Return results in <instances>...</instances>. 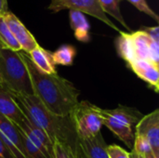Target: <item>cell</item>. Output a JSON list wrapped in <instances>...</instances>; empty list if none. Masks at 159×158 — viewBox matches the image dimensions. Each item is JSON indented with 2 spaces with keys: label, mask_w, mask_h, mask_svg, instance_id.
<instances>
[{
  "label": "cell",
  "mask_w": 159,
  "mask_h": 158,
  "mask_svg": "<svg viewBox=\"0 0 159 158\" xmlns=\"http://www.w3.org/2000/svg\"><path fill=\"white\" fill-rule=\"evenodd\" d=\"M129 158H143L141 156H139L135 151H131L130 153H129Z\"/></svg>",
  "instance_id": "27"
},
{
  "label": "cell",
  "mask_w": 159,
  "mask_h": 158,
  "mask_svg": "<svg viewBox=\"0 0 159 158\" xmlns=\"http://www.w3.org/2000/svg\"><path fill=\"white\" fill-rule=\"evenodd\" d=\"M4 18L14 38L20 46L22 51L28 54L39 46L34 36L14 13L11 11H7L4 14Z\"/></svg>",
  "instance_id": "10"
},
{
  "label": "cell",
  "mask_w": 159,
  "mask_h": 158,
  "mask_svg": "<svg viewBox=\"0 0 159 158\" xmlns=\"http://www.w3.org/2000/svg\"><path fill=\"white\" fill-rule=\"evenodd\" d=\"M53 150L54 158H74L73 156L69 153V151L59 142H54Z\"/></svg>",
  "instance_id": "23"
},
{
  "label": "cell",
  "mask_w": 159,
  "mask_h": 158,
  "mask_svg": "<svg viewBox=\"0 0 159 158\" xmlns=\"http://www.w3.org/2000/svg\"><path fill=\"white\" fill-rule=\"evenodd\" d=\"M0 87H2L4 88V85H3V81H2V78H1V74H0Z\"/></svg>",
  "instance_id": "28"
},
{
  "label": "cell",
  "mask_w": 159,
  "mask_h": 158,
  "mask_svg": "<svg viewBox=\"0 0 159 158\" xmlns=\"http://www.w3.org/2000/svg\"><path fill=\"white\" fill-rule=\"evenodd\" d=\"M0 47L11 49L14 51H20L21 47L19 43L14 38L12 33L10 32L4 15L0 16Z\"/></svg>",
  "instance_id": "17"
},
{
  "label": "cell",
  "mask_w": 159,
  "mask_h": 158,
  "mask_svg": "<svg viewBox=\"0 0 159 158\" xmlns=\"http://www.w3.org/2000/svg\"><path fill=\"white\" fill-rule=\"evenodd\" d=\"M137 60H145L159 64V42L153 40L142 29L130 33Z\"/></svg>",
  "instance_id": "8"
},
{
  "label": "cell",
  "mask_w": 159,
  "mask_h": 158,
  "mask_svg": "<svg viewBox=\"0 0 159 158\" xmlns=\"http://www.w3.org/2000/svg\"><path fill=\"white\" fill-rule=\"evenodd\" d=\"M0 138L14 158H27L21 135L16 125L0 114Z\"/></svg>",
  "instance_id": "7"
},
{
  "label": "cell",
  "mask_w": 159,
  "mask_h": 158,
  "mask_svg": "<svg viewBox=\"0 0 159 158\" xmlns=\"http://www.w3.org/2000/svg\"><path fill=\"white\" fill-rule=\"evenodd\" d=\"M48 8L55 13L63 9L80 11L100 20L119 34L122 32L111 20H109L97 0H50V4Z\"/></svg>",
  "instance_id": "6"
},
{
  "label": "cell",
  "mask_w": 159,
  "mask_h": 158,
  "mask_svg": "<svg viewBox=\"0 0 159 158\" xmlns=\"http://www.w3.org/2000/svg\"><path fill=\"white\" fill-rule=\"evenodd\" d=\"M69 19L75 37L80 42H89L90 39L89 23L85 14L76 10H69Z\"/></svg>",
  "instance_id": "14"
},
{
  "label": "cell",
  "mask_w": 159,
  "mask_h": 158,
  "mask_svg": "<svg viewBox=\"0 0 159 158\" xmlns=\"http://www.w3.org/2000/svg\"><path fill=\"white\" fill-rule=\"evenodd\" d=\"M29 71L34 95L52 114L60 116L69 115L79 102V91L67 79L55 74L40 72L32 62L28 54L20 50Z\"/></svg>",
  "instance_id": "2"
},
{
  "label": "cell",
  "mask_w": 159,
  "mask_h": 158,
  "mask_svg": "<svg viewBox=\"0 0 159 158\" xmlns=\"http://www.w3.org/2000/svg\"><path fill=\"white\" fill-rule=\"evenodd\" d=\"M23 115L47 133L52 142L63 145L74 158H81L78 137L71 115L65 116L50 113L34 95L7 91Z\"/></svg>",
  "instance_id": "1"
},
{
  "label": "cell",
  "mask_w": 159,
  "mask_h": 158,
  "mask_svg": "<svg viewBox=\"0 0 159 158\" xmlns=\"http://www.w3.org/2000/svg\"><path fill=\"white\" fill-rule=\"evenodd\" d=\"M100 7L103 10V12L107 15H110L114 19H116L123 27H125L128 31H131L129 25L127 24L126 20L120 10V1L121 0H97Z\"/></svg>",
  "instance_id": "18"
},
{
  "label": "cell",
  "mask_w": 159,
  "mask_h": 158,
  "mask_svg": "<svg viewBox=\"0 0 159 158\" xmlns=\"http://www.w3.org/2000/svg\"><path fill=\"white\" fill-rule=\"evenodd\" d=\"M99 114L102 118L103 126L107 127L128 147H132L133 128L142 118L141 113L134 108L120 105L112 110L99 107Z\"/></svg>",
  "instance_id": "4"
},
{
  "label": "cell",
  "mask_w": 159,
  "mask_h": 158,
  "mask_svg": "<svg viewBox=\"0 0 159 158\" xmlns=\"http://www.w3.org/2000/svg\"><path fill=\"white\" fill-rule=\"evenodd\" d=\"M75 54L76 51L73 46L63 45L60 47L56 51L51 52V57L55 65L59 64V65L69 66L73 64Z\"/></svg>",
  "instance_id": "19"
},
{
  "label": "cell",
  "mask_w": 159,
  "mask_h": 158,
  "mask_svg": "<svg viewBox=\"0 0 159 158\" xmlns=\"http://www.w3.org/2000/svg\"><path fill=\"white\" fill-rule=\"evenodd\" d=\"M134 145H133V151H135L139 156L143 158L153 154L152 148L148 141L141 135H135L134 134Z\"/></svg>",
  "instance_id": "20"
},
{
  "label": "cell",
  "mask_w": 159,
  "mask_h": 158,
  "mask_svg": "<svg viewBox=\"0 0 159 158\" xmlns=\"http://www.w3.org/2000/svg\"><path fill=\"white\" fill-rule=\"evenodd\" d=\"M78 147L81 158H109L107 145L101 133L93 138L78 139Z\"/></svg>",
  "instance_id": "11"
},
{
  "label": "cell",
  "mask_w": 159,
  "mask_h": 158,
  "mask_svg": "<svg viewBox=\"0 0 159 158\" xmlns=\"http://www.w3.org/2000/svg\"><path fill=\"white\" fill-rule=\"evenodd\" d=\"M131 70L143 80L148 83L157 92L159 89L158 66L145 60H136L129 65Z\"/></svg>",
  "instance_id": "12"
},
{
  "label": "cell",
  "mask_w": 159,
  "mask_h": 158,
  "mask_svg": "<svg viewBox=\"0 0 159 158\" xmlns=\"http://www.w3.org/2000/svg\"><path fill=\"white\" fill-rule=\"evenodd\" d=\"M0 114L13 123H18L24 118L23 114L17 106L9 93L0 87Z\"/></svg>",
  "instance_id": "15"
},
{
  "label": "cell",
  "mask_w": 159,
  "mask_h": 158,
  "mask_svg": "<svg viewBox=\"0 0 159 158\" xmlns=\"http://www.w3.org/2000/svg\"><path fill=\"white\" fill-rule=\"evenodd\" d=\"M0 74L6 90L34 95L29 71L20 51L0 47Z\"/></svg>",
  "instance_id": "3"
},
{
  "label": "cell",
  "mask_w": 159,
  "mask_h": 158,
  "mask_svg": "<svg viewBox=\"0 0 159 158\" xmlns=\"http://www.w3.org/2000/svg\"><path fill=\"white\" fill-rule=\"evenodd\" d=\"M143 32H145L153 40L159 42V27L154 26V27H143L142 28Z\"/></svg>",
  "instance_id": "24"
},
{
  "label": "cell",
  "mask_w": 159,
  "mask_h": 158,
  "mask_svg": "<svg viewBox=\"0 0 159 158\" xmlns=\"http://www.w3.org/2000/svg\"><path fill=\"white\" fill-rule=\"evenodd\" d=\"M107 154L109 158H129V153L116 144L107 145Z\"/></svg>",
  "instance_id": "22"
},
{
  "label": "cell",
  "mask_w": 159,
  "mask_h": 158,
  "mask_svg": "<svg viewBox=\"0 0 159 158\" xmlns=\"http://www.w3.org/2000/svg\"><path fill=\"white\" fill-rule=\"evenodd\" d=\"M127 1L129 2L131 5H133L141 12H143L144 14L150 16L157 22H159L158 15L149 7V5H148L146 0H127Z\"/></svg>",
  "instance_id": "21"
},
{
  "label": "cell",
  "mask_w": 159,
  "mask_h": 158,
  "mask_svg": "<svg viewBox=\"0 0 159 158\" xmlns=\"http://www.w3.org/2000/svg\"><path fill=\"white\" fill-rule=\"evenodd\" d=\"M0 158H14L12 154L9 152L7 147L1 140V138H0Z\"/></svg>",
  "instance_id": "25"
},
{
  "label": "cell",
  "mask_w": 159,
  "mask_h": 158,
  "mask_svg": "<svg viewBox=\"0 0 159 158\" xmlns=\"http://www.w3.org/2000/svg\"><path fill=\"white\" fill-rule=\"evenodd\" d=\"M116 48L120 57L129 65L137 60L130 33L121 32L116 39Z\"/></svg>",
  "instance_id": "16"
},
{
  "label": "cell",
  "mask_w": 159,
  "mask_h": 158,
  "mask_svg": "<svg viewBox=\"0 0 159 158\" xmlns=\"http://www.w3.org/2000/svg\"><path fill=\"white\" fill-rule=\"evenodd\" d=\"M29 58L31 59L34 65L42 73L47 74H57L55 64L52 61L51 52L44 49L40 46L36 47L34 50L28 53Z\"/></svg>",
  "instance_id": "13"
},
{
  "label": "cell",
  "mask_w": 159,
  "mask_h": 158,
  "mask_svg": "<svg viewBox=\"0 0 159 158\" xmlns=\"http://www.w3.org/2000/svg\"><path fill=\"white\" fill-rule=\"evenodd\" d=\"M70 115L78 139H89L101 133L103 123L99 106L87 101L79 102Z\"/></svg>",
  "instance_id": "5"
},
{
  "label": "cell",
  "mask_w": 159,
  "mask_h": 158,
  "mask_svg": "<svg viewBox=\"0 0 159 158\" xmlns=\"http://www.w3.org/2000/svg\"><path fill=\"white\" fill-rule=\"evenodd\" d=\"M7 9V0H0V16L4 15Z\"/></svg>",
  "instance_id": "26"
},
{
  "label": "cell",
  "mask_w": 159,
  "mask_h": 158,
  "mask_svg": "<svg viewBox=\"0 0 159 158\" xmlns=\"http://www.w3.org/2000/svg\"><path fill=\"white\" fill-rule=\"evenodd\" d=\"M135 135L143 136L151 145L152 152L159 158V110L144 115L135 127Z\"/></svg>",
  "instance_id": "9"
}]
</instances>
